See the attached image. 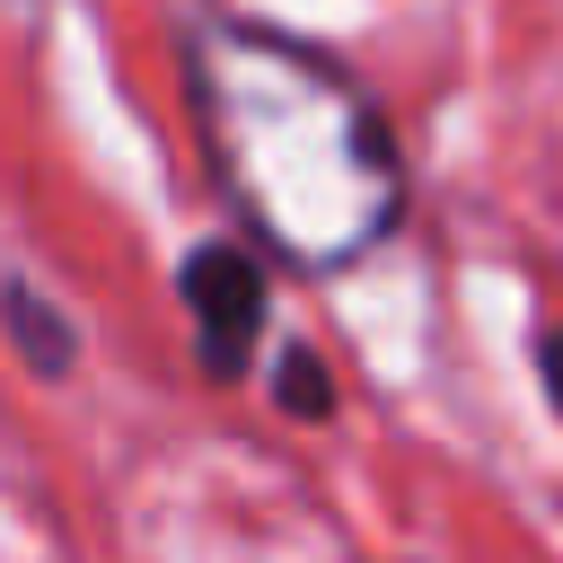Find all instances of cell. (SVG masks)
<instances>
[{
	"label": "cell",
	"mask_w": 563,
	"mask_h": 563,
	"mask_svg": "<svg viewBox=\"0 0 563 563\" xmlns=\"http://www.w3.org/2000/svg\"><path fill=\"white\" fill-rule=\"evenodd\" d=\"M185 308L202 334V369L238 378L255 352V317H264V273L246 264V246H194L185 255Z\"/></svg>",
	"instance_id": "cell-1"
},
{
	"label": "cell",
	"mask_w": 563,
	"mask_h": 563,
	"mask_svg": "<svg viewBox=\"0 0 563 563\" xmlns=\"http://www.w3.org/2000/svg\"><path fill=\"white\" fill-rule=\"evenodd\" d=\"M9 334H18V352H26L44 378H62V369H70V334H62V317H53L35 290H9Z\"/></svg>",
	"instance_id": "cell-2"
},
{
	"label": "cell",
	"mask_w": 563,
	"mask_h": 563,
	"mask_svg": "<svg viewBox=\"0 0 563 563\" xmlns=\"http://www.w3.org/2000/svg\"><path fill=\"white\" fill-rule=\"evenodd\" d=\"M282 405H290V413H334V378H325V361L290 352V361H282Z\"/></svg>",
	"instance_id": "cell-3"
},
{
	"label": "cell",
	"mask_w": 563,
	"mask_h": 563,
	"mask_svg": "<svg viewBox=\"0 0 563 563\" xmlns=\"http://www.w3.org/2000/svg\"><path fill=\"white\" fill-rule=\"evenodd\" d=\"M537 361H545V387H554V405H563V334H545V352H537Z\"/></svg>",
	"instance_id": "cell-4"
}]
</instances>
